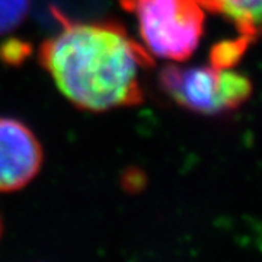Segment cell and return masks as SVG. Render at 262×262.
<instances>
[{
	"instance_id": "cell-9",
	"label": "cell",
	"mask_w": 262,
	"mask_h": 262,
	"mask_svg": "<svg viewBox=\"0 0 262 262\" xmlns=\"http://www.w3.org/2000/svg\"><path fill=\"white\" fill-rule=\"evenodd\" d=\"M136 2H137V0H120V3L122 5V8L127 10H133L134 5H136Z\"/></svg>"
},
{
	"instance_id": "cell-4",
	"label": "cell",
	"mask_w": 262,
	"mask_h": 262,
	"mask_svg": "<svg viewBox=\"0 0 262 262\" xmlns=\"http://www.w3.org/2000/svg\"><path fill=\"white\" fill-rule=\"evenodd\" d=\"M41 165L42 149L34 133L13 118H0V192L27 187Z\"/></svg>"
},
{
	"instance_id": "cell-7",
	"label": "cell",
	"mask_w": 262,
	"mask_h": 262,
	"mask_svg": "<svg viewBox=\"0 0 262 262\" xmlns=\"http://www.w3.org/2000/svg\"><path fill=\"white\" fill-rule=\"evenodd\" d=\"M29 0H0V37H5L25 20Z\"/></svg>"
},
{
	"instance_id": "cell-6",
	"label": "cell",
	"mask_w": 262,
	"mask_h": 262,
	"mask_svg": "<svg viewBox=\"0 0 262 262\" xmlns=\"http://www.w3.org/2000/svg\"><path fill=\"white\" fill-rule=\"evenodd\" d=\"M251 42H252V39L244 37V35H241L237 39L219 42L217 46L213 47L211 54H210L211 66L219 67V69H230L242 58Z\"/></svg>"
},
{
	"instance_id": "cell-1",
	"label": "cell",
	"mask_w": 262,
	"mask_h": 262,
	"mask_svg": "<svg viewBox=\"0 0 262 262\" xmlns=\"http://www.w3.org/2000/svg\"><path fill=\"white\" fill-rule=\"evenodd\" d=\"M63 29L39 48V63L60 92L84 111L103 113L143 101L140 72L151 54L114 22L76 24L54 10Z\"/></svg>"
},
{
	"instance_id": "cell-2",
	"label": "cell",
	"mask_w": 262,
	"mask_h": 262,
	"mask_svg": "<svg viewBox=\"0 0 262 262\" xmlns=\"http://www.w3.org/2000/svg\"><path fill=\"white\" fill-rule=\"evenodd\" d=\"M140 35L153 56L185 61L194 54L204 31L200 0H137Z\"/></svg>"
},
{
	"instance_id": "cell-10",
	"label": "cell",
	"mask_w": 262,
	"mask_h": 262,
	"mask_svg": "<svg viewBox=\"0 0 262 262\" xmlns=\"http://www.w3.org/2000/svg\"><path fill=\"white\" fill-rule=\"evenodd\" d=\"M0 236H2V219H0Z\"/></svg>"
},
{
	"instance_id": "cell-8",
	"label": "cell",
	"mask_w": 262,
	"mask_h": 262,
	"mask_svg": "<svg viewBox=\"0 0 262 262\" xmlns=\"http://www.w3.org/2000/svg\"><path fill=\"white\" fill-rule=\"evenodd\" d=\"M31 53V47L19 39H8L0 46V58L6 64H19Z\"/></svg>"
},
{
	"instance_id": "cell-5",
	"label": "cell",
	"mask_w": 262,
	"mask_h": 262,
	"mask_svg": "<svg viewBox=\"0 0 262 262\" xmlns=\"http://www.w3.org/2000/svg\"><path fill=\"white\" fill-rule=\"evenodd\" d=\"M200 3L204 9L232 19L241 35L252 41L262 32V0H200Z\"/></svg>"
},
{
	"instance_id": "cell-3",
	"label": "cell",
	"mask_w": 262,
	"mask_h": 262,
	"mask_svg": "<svg viewBox=\"0 0 262 262\" xmlns=\"http://www.w3.org/2000/svg\"><path fill=\"white\" fill-rule=\"evenodd\" d=\"M166 94L189 111L222 114L239 108L252 94V83L246 76L219 67L166 66L159 76Z\"/></svg>"
}]
</instances>
